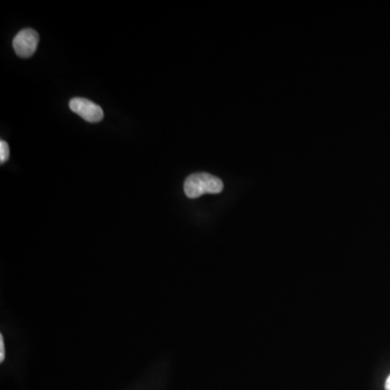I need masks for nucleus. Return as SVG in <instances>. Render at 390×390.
<instances>
[{
	"label": "nucleus",
	"mask_w": 390,
	"mask_h": 390,
	"mask_svg": "<svg viewBox=\"0 0 390 390\" xmlns=\"http://www.w3.org/2000/svg\"><path fill=\"white\" fill-rule=\"evenodd\" d=\"M5 360V342H4V336L0 335V362Z\"/></svg>",
	"instance_id": "39448f33"
},
{
	"label": "nucleus",
	"mask_w": 390,
	"mask_h": 390,
	"mask_svg": "<svg viewBox=\"0 0 390 390\" xmlns=\"http://www.w3.org/2000/svg\"><path fill=\"white\" fill-rule=\"evenodd\" d=\"M10 156V148L8 146L7 142L1 140L0 141V163L5 164L8 160H9Z\"/></svg>",
	"instance_id": "20e7f679"
},
{
	"label": "nucleus",
	"mask_w": 390,
	"mask_h": 390,
	"mask_svg": "<svg viewBox=\"0 0 390 390\" xmlns=\"http://www.w3.org/2000/svg\"><path fill=\"white\" fill-rule=\"evenodd\" d=\"M70 109L89 123H99L103 120V110L92 101L85 98H74L70 101Z\"/></svg>",
	"instance_id": "7ed1b4c3"
},
{
	"label": "nucleus",
	"mask_w": 390,
	"mask_h": 390,
	"mask_svg": "<svg viewBox=\"0 0 390 390\" xmlns=\"http://www.w3.org/2000/svg\"><path fill=\"white\" fill-rule=\"evenodd\" d=\"M183 189L188 197L197 199L206 193H221L223 190V182L211 174L197 173L186 179Z\"/></svg>",
	"instance_id": "f257e3e1"
},
{
	"label": "nucleus",
	"mask_w": 390,
	"mask_h": 390,
	"mask_svg": "<svg viewBox=\"0 0 390 390\" xmlns=\"http://www.w3.org/2000/svg\"><path fill=\"white\" fill-rule=\"evenodd\" d=\"M39 43V35L35 29H22L13 39V48L20 58H29L36 53Z\"/></svg>",
	"instance_id": "f03ea898"
},
{
	"label": "nucleus",
	"mask_w": 390,
	"mask_h": 390,
	"mask_svg": "<svg viewBox=\"0 0 390 390\" xmlns=\"http://www.w3.org/2000/svg\"><path fill=\"white\" fill-rule=\"evenodd\" d=\"M385 389L386 390H390V375L388 376L387 379H386Z\"/></svg>",
	"instance_id": "423d86ee"
}]
</instances>
